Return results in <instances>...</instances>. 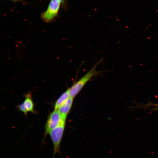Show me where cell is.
Segmentation results:
<instances>
[{
	"mask_svg": "<svg viewBox=\"0 0 158 158\" xmlns=\"http://www.w3.org/2000/svg\"><path fill=\"white\" fill-rule=\"evenodd\" d=\"M101 59L95 63L92 68L82 77L75 83L69 88L70 97L74 98L79 92L87 83L93 77L98 75L102 73L101 71H97V68L102 61Z\"/></svg>",
	"mask_w": 158,
	"mask_h": 158,
	"instance_id": "cell-1",
	"label": "cell"
},
{
	"mask_svg": "<svg viewBox=\"0 0 158 158\" xmlns=\"http://www.w3.org/2000/svg\"><path fill=\"white\" fill-rule=\"evenodd\" d=\"M66 122H62L57 127L51 130L49 134L53 146L52 158H55L56 154L61 156L60 145L64 131Z\"/></svg>",
	"mask_w": 158,
	"mask_h": 158,
	"instance_id": "cell-2",
	"label": "cell"
},
{
	"mask_svg": "<svg viewBox=\"0 0 158 158\" xmlns=\"http://www.w3.org/2000/svg\"><path fill=\"white\" fill-rule=\"evenodd\" d=\"M63 122H66V121L62 119L58 110H54L49 114L45 126V131L42 143L49 132Z\"/></svg>",
	"mask_w": 158,
	"mask_h": 158,
	"instance_id": "cell-3",
	"label": "cell"
},
{
	"mask_svg": "<svg viewBox=\"0 0 158 158\" xmlns=\"http://www.w3.org/2000/svg\"><path fill=\"white\" fill-rule=\"evenodd\" d=\"M61 3L57 1L51 0L47 10L41 14V18L46 23L51 21L57 16Z\"/></svg>",
	"mask_w": 158,
	"mask_h": 158,
	"instance_id": "cell-4",
	"label": "cell"
},
{
	"mask_svg": "<svg viewBox=\"0 0 158 158\" xmlns=\"http://www.w3.org/2000/svg\"><path fill=\"white\" fill-rule=\"evenodd\" d=\"M73 99L70 97L57 110L58 111L61 118L66 121L67 116L72 107Z\"/></svg>",
	"mask_w": 158,
	"mask_h": 158,
	"instance_id": "cell-5",
	"label": "cell"
},
{
	"mask_svg": "<svg viewBox=\"0 0 158 158\" xmlns=\"http://www.w3.org/2000/svg\"><path fill=\"white\" fill-rule=\"evenodd\" d=\"M69 88L63 93L56 101L54 109L57 110L70 97Z\"/></svg>",
	"mask_w": 158,
	"mask_h": 158,
	"instance_id": "cell-6",
	"label": "cell"
},
{
	"mask_svg": "<svg viewBox=\"0 0 158 158\" xmlns=\"http://www.w3.org/2000/svg\"><path fill=\"white\" fill-rule=\"evenodd\" d=\"M25 99L23 103L27 111L28 112L35 113L34 105L32 99L31 94L28 93L25 95Z\"/></svg>",
	"mask_w": 158,
	"mask_h": 158,
	"instance_id": "cell-7",
	"label": "cell"
},
{
	"mask_svg": "<svg viewBox=\"0 0 158 158\" xmlns=\"http://www.w3.org/2000/svg\"><path fill=\"white\" fill-rule=\"evenodd\" d=\"M142 107L144 108H149L151 110L153 111L158 110V104L153 103L151 102H149L147 104H143V105H141Z\"/></svg>",
	"mask_w": 158,
	"mask_h": 158,
	"instance_id": "cell-8",
	"label": "cell"
},
{
	"mask_svg": "<svg viewBox=\"0 0 158 158\" xmlns=\"http://www.w3.org/2000/svg\"><path fill=\"white\" fill-rule=\"evenodd\" d=\"M18 108L19 111L23 112L25 115H27L28 112L23 103L18 106Z\"/></svg>",
	"mask_w": 158,
	"mask_h": 158,
	"instance_id": "cell-9",
	"label": "cell"
},
{
	"mask_svg": "<svg viewBox=\"0 0 158 158\" xmlns=\"http://www.w3.org/2000/svg\"><path fill=\"white\" fill-rule=\"evenodd\" d=\"M54 0L58 1H60L61 2L62 1L61 0Z\"/></svg>",
	"mask_w": 158,
	"mask_h": 158,
	"instance_id": "cell-10",
	"label": "cell"
},
{
	"mask_svg": "<svg viewBox=\"0 0 158 158\" xmlns=\"http://www.w3.org/2000/svg\"><path fill=\"white\" fill-rule=\"evenodd\" d=\"M61 0V1H63V0Z\"/></svg>",
	"mask_w": 158,
	"mask_h": 158,
	"instance_id": "cell-11",
	"label": "cell"
}]
</instances>
